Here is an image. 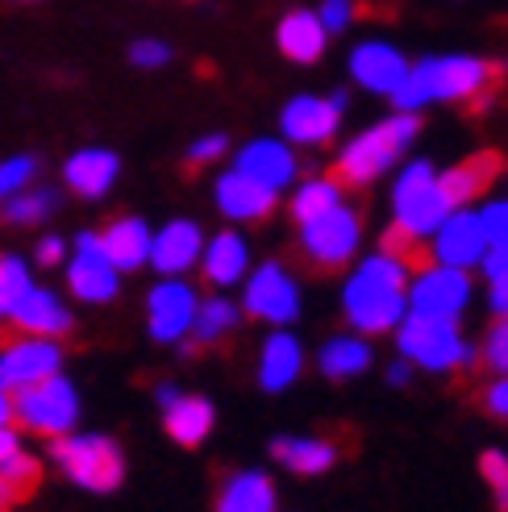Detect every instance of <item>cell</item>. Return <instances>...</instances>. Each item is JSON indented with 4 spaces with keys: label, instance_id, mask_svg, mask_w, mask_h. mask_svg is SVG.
Segmentation results:
<instances>
[{
    "label": "cell",
    "instance_id": "6da1fadb",
    "mask_svg": "<svg viewBox=\"0 0 508 512\" xmlns=\"http://www.w3.org/2000/svg\"><path fill=\"white\" fill-rule=\"evenodd\" d=\"M413 271L404 267L392 254H375V259L359 263L342 288V317L354 334L379 338V334H396L400 321L409 317V288H413Z\"/></svg>",
    "mask_w": 508,
    "mask_h": 512
},
{
    "label": "cell",
    "instance_id": "7a4b0ae2",
    "mask_svg": "<svg viewBox=\"0 0 508 512\" xmlns=\"http://www.w3.org/2000/svg\"><path fill=\"white\" fill-rule=\"evenodd\" d=\"M504 84V63H488V59H467V55H446V59H421L409 80L392 92L396 113H417L421 105H434V100H467L471 109L484 105L496 96V88Z\"/></svg>",
    "mask_w": 508,
    "mask_h": 512
},
{
    "label": "cell",
    "instance_id": "3957f363",
    "mask_svg": "<svg viewBox=\"0 0 508 512\" xmlns=\"http://www.w3.org/2000/svg\"><path fill=\"white\" fill-rule=\"evenodd\" d=\"M421 130V117L417 113H396V117H384L379 125H371V130H363L359 138H350L338 159H334V179L342 188H367L375 184L379 175H384L404 150H409V142L417 138Z\"/></svg>",
    "mask_w": 508,
    "mask_h": 512
},
{
    "label": "cell",
    "instance_id": "277c9868",
    "mask_svg": "<svg viewBox=\"0 0 508 512\" xmlns=\"http://www.w3.org/2000/svg\"><path fill=\"white\" fill-rule=\"evenodd\" d=\"M396 350L400 358H409L413 367L429 375H454V371L479 367V350L463 338L459 321H446V317L409 313L396 329Z\"/></svg>",
    "mask_w": 508,
    "mask_h": 512
},
{
    "label": "cell",
    "instance_id": "5b68a950",
    "mask_svg": "<svg viewBox=\"0 0 508 512\" xmlns=\"http://www.w3.org/2000/svg\"><path fill=\"white\" fill-rule=\"evenodd\" d=\"M50 463H55L75 488L109 496L125 483V454L105 433H67L50 442Z\"/></svg>",
    "mask_w": 508,
    "mask_h": 512
},
{
    "label": "cell",
    "instance_id": "8992f818",
    "mask_svg": "<svg viewBox=\"0 0 508 512\" xmlns=\"http://www.w3.org/2000/svg\"><path fill=\"white\" fill-rule=\"evenodd\" d=\"M13 421L25 433H38V438H67L75 433V421H80V392L67 375H50L34 388H25L13 396Z\"/></svg>",
    "mask_w": 508,
    "mask_h": 512
},
{
    "label": "cell",
    "instance_id": "52a82bcc",
    "mask_svg": "<svg viewBox=\"0 0 508 512\" xmlns=\"http://www.w3.org/2000/svg\"><path fill=\"white\" fill-rule=\"evenodd\" d=\"M392 204H396V225L413 229L421 238L438 234L442 221L454 213L438 188V171L429 163H413V167L400 171L396 188H392Z\"/></svg>",
    "mask_w": 508,
    "mask_h": 512
},
{
    "label": "cell",
    "instance_id": "ba28073f",
    "mask_svg": "<svg viewBox=\"0 0 508 512\" xmlns=\"http://www.w3.org/2000/svg\"><path fill=\"white\" fill-rule=\"evenodd\" d=\"M242 313L271 329H288L300 317V284L284 263H263L246 275L242 284Z\"/></svg>",
    "mask_w": 508,
    "mask_h": 512
},
{
    "label": "cell",
    "instance_id": "9c48e42d",
    "mask_svg": "<svg viewBox=\"0 0 508 512\" xmlns=\"http://www.w3.org/2000/svg\"><path fill=\"white\" fill-rule=\"evenodd\" d=\"M359 238H363L359 213L350 204H338L325 217L300 225V254L317 271H342L354 259V250H359Z\"/></svg>",
    "mask_w": 508,
    "mask_h": 512
},
{
    "label": "cell",
    "instance_id": "30bf717a",
    "mask_svg": "<svg viewBox=\"0 0 508 512\" xmlns=\"http://www.w3.org/2000/svg\"><path fill=\"white\" fill-rule=\"evenodd\" d=\"M196 313H200V296L192 284H184V275L159 279V284L146 292V334L163 346L192 338Z\"/></svg>",
    "mask_w": 508,
    "mask_h": 512
},
{
    "label": "cell",
    "instance_id": "8fae6325",
    "mask_svg": "<svg viewBox=\"0 0 508 512\" xmlns=\"http://www.w3.org/2000/svg\"><path fill=\"white\" fill-rule=\"evenodd\" d=\"M63 375V346L59 338H34V334H17L13 342L0 346V388L5 392H25L34 383Z\"/></svg>",
    "mask_w": 508,
    "mask_h": 512
},
{
    "label": "cell",
    "instance_id": "7c38bea8",
    "mask_svg": "<svg viewBox=\"0 0 508 512\" xmlns=\"http://www.w3.org/2000/svg\"><path fill=\"white\" fill-rule=\"evenodd\" d=\"M67 288L80 304H109L121 288V271L113 267V259L100 246V234H84L75 238V254L67 259Z\"/></svg>",
    "mask_w": 508,
    "mask_h": 512
},
{
    "label": "cell",
    "instance_id": "4fadbf2b",
    "mask_svg": "<svg viewBox=\"0 0 508 512\" xmlns=\"http://www.w3.org/2000/svg\"><path fill=\"white\" fill-rule=\"evenodd\" d=\"M467 304H471V275L463 267L434 263L429 271H421L409 288V313H421V317L459 321Z\"/></svg>",
    "mask_w": 508,
    "mask_h": 512
},
{
    "label": "cell",
    "instance_id": "5bb4252c",
    "mask_svg": "<svg viewBox=\"0 0 508 512\" xmlns=\"http://www.w3.org/2000/svg\"><path fill=\"white\" fill-rule=\"evenodd\" d=\"M342 105L346 96H292L284 113H279V134H284L292 146H325L338 134L342 121Z\"/></svg>",
    "mask_w": 508,
    "mask_h": 512
},
{
    "label": "cell",
    "instance_id": "9a60e30c",
    "mask_svg": "<svg viewBox=\"0 0 508 512\" xmlns=\"http://www.w3.org/2000/svg\"><path fill=\"white\" fill-rule=\"evenodd\" d=\"M275 196H279V192L263 188L259 179L242 175L238 167H234V171H225V175H217V184H213L217 213H221V217H230L234 225L267 221V217L275 213Z\"/></svg>",
    "mask_w": 508,
    "mask_h": 512
},
{
    "label": "cell",
    "instance_id": "2e32d148",
    "mask_svg": "<svg viewBox=\"0 0 508 512\" xmlns=\"http://www.w3.org/2000/svg\"><path fill=\"white\" fill-rule=\"evenodd\" d=\"M484 254H488V234H484L479 213L454 209L434 234V259L446 263V267H463L467 271L475 263H484Z\"/></svg>",
    "mask_w": 508,
    "mask_h": 512
},
{
    "label": "cell",
    "instance_id": "e0dca14e",
    "mask_svg": "<svg viewBox=\"0 0 508 512\" xmlns=\"http://www.w3.org/2000/svg\"><path fill=\"white\" fill-rule=\"evenodd\" d=\"M205 254V234L200 225L188 217H175L163 229H155V246H150V267H155L163 279H175L200 263Z\"/></svg>",
    "mask_w": 508,
    "mask_h": 512
},
{
    "label": "cell",
    "instance_id": "ac0fdd59",
    "mask_svg": "<svg viewBox=\"0 0 508 512\" xmlns=\"http://www.w3.org/2000/svg\"><path fill=\"white\" fill-rule=\"evenodd\" d=\"M500 171H504L500 150H475V155H467L463 163H454L450 171L438 175V188H442L450 209H467L471 200H479L496 184Z\"/></svg>",
    "mask_w": 508,
    "mask_h": 512
},
{
    "label": "cell",
    "instance_id": "d6986e66",
    "mask_svg": "<svg viewBox=\"0 0 508 512\" xmlns=\"http://www.w3.org/2000/svg\"><path fill=\"white\" fill-rule=\"evenodd\" d=\"M409 63L396 46L388 42H359L350 50V75L354 84L367 88V92H379V96H392L404 80H409Z\"/></svg>",
    "mask_w": 508,
    "mask_h": 512
},
{
    "label": "cell",
    "instance_id": "ffe728a7",
    "mask_svg": "<svg viewBox=\"0 0 508 512\" xmlns=\"http://www.w3.org/2000/svg\"><path fill=\"white\" fill-rule=\"evenodd\" d=\"M234 167L242 175H250V179H259V184L271 188V192H284L296 179V171H300L292 146L279 142V138H254V142H246L234 155Z\"/></svg>",
    "mask_w": 508,
    "mask_h": 512
},
{
    "label": "cell",
    "instance_id": "44dd1931",
    "mask_svg": "<svg viewBox=\"0 0 508 512\" xmlns=\"http://www.w3.org/2000/svg\"><path fill=\"white\" fill-rule=\"evenodd\" d=\"M271 458L300 479H317L338 467L342 450L329 438H313V433H284V438L271 442Z\"/></svg>",
    "mask_w": 508,
    "mask_h": 512
},
{
    "label": "cell",
    "instance_id": "7402d4cb",
    "mask_svg": "<svg viewBox=\"0 0 508 512\" xmlns=\"http://www.w3.org/2000/svg\"><path fill=\"white\" fill-rule=\"evenodd\" d=\"M304 371V346L288 329H271L259 346V388L263 392H288Z\"/></svg>",
    "mask_w": 508,
    "mask_h": 512
},
{
    "label": "cell",
    "instance_id": "603a6c76",
    "mask_svg": "<svg viewBox=\"0 0 508 512\" xmlns=\"http://www.w3.org/2000/svg\"><path fill=\"white\" fill-rule=\"evenodd\" d=\"M200 275L205 284L213 288H234V284H246L250 275V246L238 229H221L205 242V254H200Z\"/></svg>",
    "mask_w": 508,
    "mask_h": 512
},
{
    "label": "cell",
    "instance_id": "cb8c5ba5",
    "mask_svg": "<svg viewBox=\"0 0 508 512\" xmlns=\"http://www.w3.org/2000/svg\"><path fill=\"white\" fill-rule=\"evenodd\" d=\"M275 500H279L275 479L267 471L242 467V471L221 479V488L213 496V512H279Z\"/></svg>",
    "mask_w": 508,
    "mask_h": 512
},
{
    "label": "cell",
    "instance_id": "d4e9b609",
    "mask_svg": "<svg viewBox=\"0 0 508 512\" xmlns=\"http://www.w3.org/2000/svg\"><path fill=\"white\" fill-rule=\"evenodd\" d=\"M325 38H329V30H325L321 13H309V9H292V13L279 17V25H275L279 55L300 63V67H309V63H317L325 55Z\"/></svg>",
    "mask_w": 508,
    "mask_h": 512
},
{
    "label": "cell",
    "instance_id": "484cf974",
    "mask_svg": "<svg viewBox=\"0 0 508 512\" xmlns=\"http://www.w3.org/2000/svg\"><path fill=\"white\" fill-rule=\"evenodd\" d=\"M217 425V408L213 400L196 396V392H180L167 408H163V429L175 446L196 450L200 442H209V433Z\"/></svg>",
    "mask_w": 508,
    "mask_h": 512
},
{
    "label": "cell",
    "instance_id": "4316f807",
    "mask_svg": "<svg viewBox=\"0 0 508 512\" xmlns=\"http://www.w3.org/2000/svg\"><path fill=\"white\" fill-rule=\"evenodd\" d=\"M9 325L17 329V334H34V338H63L71 334V309L63 304L59 292H50V288H34L30 296H25L17 304V313L9 317Z\"/></svg>",
    "mask_w": 508,
    "mask_h": 512
},
{
    "label": "cell",
    "instance_id": "83f0119b",
    "mask_svg": "<svg viewBox=\"0 0 508 512\" xmlns=\"http://www.w3.org/2000/svg\"><path fill=\"white\" fill-rule=\"evenodd\" d=\"M117 155L105 146H84V150H75V155L63 163V179H67V188L75 196H84V200H100V196H109V188L117 184Z\"/></svg>",
    "mask_w": 508,
    "mask_h": 512
},
{
    "label": "cell",
    "instance_id": "f1b7e54d",
    "mask_svg": "<svg viewBox=\"0 0 508 512\" xmlns=\"http://www.w3.org/2000/svg\"><path fill=\"white\" fill-rule=\"evenodd\" d=\"M100 246L113 259L117 271H138L150 263V246H155V229L142 217H113L100 229Z\"/></svg>",
    "mask_w": 508,
    "mask_h": 512
},
{
    "label": "cell",
    "instance_id": "f546056e",
    "mask_svg": "<svg viewBox=\"0 0 508 512\" xmlns=\"http://www.w3.org/2000/svg\"><path fill=\"white\" fill-rule=\"evenodd\" d=\"M375 363V350L363 334H334V338H325L321 350H317V371L329 379V383H346V379H359L367 375Z\"/></svg>",
    "mask_w": 508,
    "mask_h": 512
},
{
    "label": "cell",
    "instance_id": "4dcf8cb0",
    "mask_svg": "<svg viewBox=\"0 0 508 512\" xmlns=\"http://www.w3.org/2000/svg\"><path fill=\"white\" fill-rule=\"evenodd\" d=\"M342 184L334 175H317V179H304V184L292 192V221L296 225H309V221H317V217H325L329 209H338V204H346L342 200Z\"/></svg>",
    "mask_w": 508,
    "mask_h": 512
},
{
    "label": "cell",
    "instance_id": "1f68e13d",
    "mask_svg": "<svg viewBox=\"0 0 508 512\" xmlns=\"http://www.w3.org/2000/svg\"><path fill=\"white\" fill-rule=\"evenodd\" d=\"M238 321H242V309L234 300H225V296L200 300V313H196V325H192V346H217V342H225L238 329Z\"/></svg>",
    "mask_w": 508,
    "mask_h": 512
},
{
    "label": "cell",
    "instance_id": "d6a6232c",
    "mask_svg": "<svg viewBox=\"0 0 508 512\" xmlns=\"http://www.w3.org/2000/svg\"><path fill=\"white\" fill-rule=\"evenodd\" d=\"M379 254H392V259H400L409 271H429L438 259H434V246H425L421 234H413V229H404V225H388L384 229V238H379Z\"/></svg>",
    "mask_w": 508,
    "mask_h": 512
},
{
    "label": "cell",
    "instance_id": "836d02e7",
    "mask_svg": "<svg viewBox=\"0 0 508 512\" xmlns=\"http://www.w3.org/2000/svg\"><path fill=\"white\" fill-rule=\"evenodd\" d=\"M34 292L30 267L17 254H0V321H9L17 313V304Z\"/></svg>",
    "mask_w": 508,
    "mask_h": 512
},
{
    "label": "cell",
    "instance_id": "e575fe53",
    "mask_svg": "<svg viewBox=\"0 0 508 512\" xmlns=\"http://www.w3.org/2000/svg\"><path fill=\"white\" fill-rule=\"evenodd\" d=\"M55 192L50 188H25L21 196H13V200H5V221L9 225H38V221H46L50 213H55Z\"/></svg>",
    "mask_w": 508,
    "mask_h": 512
},
{
    "label": "cell",
    "instance_id": "d590c367",
    "mask_svg": "<svg viewBox=\"0 0 508 512\" xmlns=\"http://www.w3.org/2000/svg\"><path fill=\"white\" fill-rule=\"evenodd\" d=\"M479 475H484L488 492H492V508L508 512V454L488 446L484 454H479Z\"/></svg>",
    "mask_w": 508,
    "mask_h": 512
},
{
    "label": "cell",
    "instance_id": "8d00e7d4",
    "mask_svg": "<svg viewBox=\"0 0 508 512\" xmlns=\"http://www.w3.org/2000/svg\"><path fill=\"white\" fill-rule=\"evenodd\" d=\"M34 175H38V159L34 155H13L0 163V204L21 196L25 188H34Z\"/></svg>",
    "mask_w": 508,
    "mask_h": 512
},
{
    "label": "cell",
    "instance_id": "74e56055",
    "mask_svg": "<svg viewBox=\"0 0 508 512\" xmlns=\"http://www.w3.org/2000/svg\"><path fill=\"white\" fill-rule=\"evenodd\" d=\"M0 479H5L9 483V488L25 500V496H30L34 488H38V479H42V463H38V458L34 454H25V450H17L13 458H9V463L5 467H0Z\"/></svg>",
    "mask_w": 508,
    "mask_h": 512
},
{
    "label": "cell",
    "instance_id": "f35d334b",
    "mask_svg": "<svg viewBox=\"0 0 508 512\" xmlns=\"http://www.w3.org/2000/svg\"><path fill=\"white\" fill-rule=\"evenodd\" d=\"M479 367L492 375H508V317H496V325L488 329L484 346H479Z\"/></svg>",
    "mask_w": 508,
    "mask_h": 512
},
{
    "label": "cell",
    "instance_id": "ab89813d",
    "mask_svg": "<svg viewBox=\"0 0 508 512\" xmlns=\"http://www.w3.org/2000/svg\"><path fill=\"white\" fill-rule=\"evenodd\" d=\"M225 155H230V138H225V134H209V138H196V142L188 146L184 163H188V167H213V163L225 159Z\"/></svg>",
    "mask_w": 508,
    "mask_h": 512
},
{
    "label": "cell",
    "instance_id": "60d3db41",
    "mask_svg": "<svg viewBox=\"0 0 508 512\" xmlns=\"http://www.w3.org/2000/svg\"><path fill=\"white\" fill-rule=\"evenodd\" d=\"M479 408L492 421H508V375H492L484 388H479Z\"/></svg>",
    "mask_w": 508,
    "mask_h": 512
},
{
    "label": "cell",
    "instance_id": "b9f144b4",
    "mask_svg": "<svg viewBox=\"0 0 508 512\" xmlns=\"http://www.w3.org/2000/svg\"><path fill=\"white\" fill-rule=\"evenodd\" d=\"M167 59H171V46L159 42V38H138V42L130 46V63L142 67V71H155V67H163Z\"/></svg>",
    "mask_w": 508,
    "mask_h": 512
},
{
    "label": "cell",
    "instance_id": "7bdbcfd3",
    "mask_svg": "<svg viewBox=\"0 0 508 512\" xmlns=\"http://www.w3.org/2000/svg\"><path fill=\"white\" fill-rule=\"evenodd\" d=\"M479 221H484L488 246H508V200H496V204H488V209L479 213Z\"/></svg>",
    "mask_w": 508,
    "mask_h": 512
},
{
    "label": "cell",
    "instance_id": "ee69618b",
    "mask_svg": "<svg viewBox=\"0 0 508 512\" xmlns=\"http://www.w3.org/2000/svg\"><path fill=\"white\" fill-rule=\"evenodd\" d=\"M321 21L329 34H342L346 25L354 21V0H325L321 5Z\"/></svg>",
    "mask_w": 508,
    "mask_h": 512
},
{
    "label": "cell",
    "instance_id": "f6af8a7d",
    "mask_svg": "<svg viewBox=\"0 0 508 512\" xmlns=\"http://www.w3.org/2000/svg\"><path fill=\"white\" fill-rule=\"evenodd\" d=\"M34 259H38V267H59L67 259V242L63 238H42L38 250H34Z\"/></svg>",
    "mask_w": 508,
    "mask_h": 512
},
{
    "label": "cell",
    "instance_id": "bcb514c9",
    "mask_svg": "<svg viewBox=\"0 0 508 512\" xmlns=\"http://www.w3.org/2000/svg\"><path fill=\"white\" fill-rule=\"evenodd\" d=\"M488 304H492L496 317H508V271L488 279Z\"/></svg>",
    "mask_w": 508,
    "mask_h": 512
},
{
    "label": "cell",
    "instance_id": "7dc6e473",
    "mask_svg": "<svg viewBox=\"0 0 508 512\" xmlns=\"http://www.w3.org/2000/svg\"><path fill=\"white\" fill-rule=\"evenodd\" d=\"M484 271H488V279H496V275L508 271V246H488V254H484Z\"/></svg>",
    "mask_w": 508,
    "mask_h": 512
},
{
    "label": "cell",
    "instance_id": "c3c4849f",
    "mask_svg": "<svg viewBox=\"0 0 508 512\" xmlns=\"http://www.w3.org/2000/svg\"><path fill=\"white\" fill-rule=\"evenodd\" d=\"M17 450H21V433L13 425H0V467H5Z\"/></svg>",
    "mask_w": 508,
    "mask_h": 512
},
{
    "label": "cell",
    "instance_id": "681fc988",
    "mask_svg": "<svg viewBox=\"0 0 508 512\" xmlns=\"http://www.w3.org/2000/svg\"><path fill=\"white\" fill-rule=\"evenodd\" d=\"M413 363H409V358H396V363L388 367V383H392V388H409V379H413Z\"/></svg>",
    "mask_w": 508,
    "mask_h": 512
},
{
    "label": "cell",
    "instance_id": "f907efd6",
    "mask_svg": "<svg viewBox=\"0 0 508 512\" xmlns=\"http://www.w3.org/2000/svg\"><path fill=\"white\" fill-rule=\"evenodd\" d=\"M17 500H21V496L9 488L5 479H0V512H13V508H17Z\"/></svg>",
    "mask_w": 508,
    "mask_h": 512
},
{
    "label": "cell",
    "instance_id": "816d5d0a",
    "mask_svg": "<svg viewBox=\"0 0 508 512\" xmlns=\"http://www.w3.org/2000/svg\"><path fill=\"white\" fill-rule=\"evenodd\" d=\"M0 425H13V392L0 388Z\"/></svg>",
    "mask_w": 508,
    "mask_h": 512
}]
</instances>
